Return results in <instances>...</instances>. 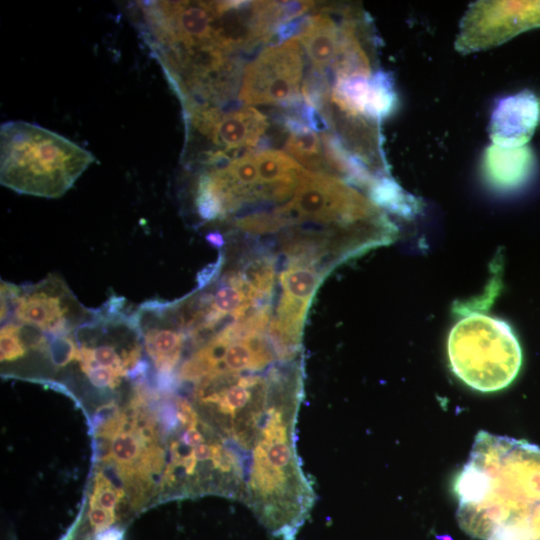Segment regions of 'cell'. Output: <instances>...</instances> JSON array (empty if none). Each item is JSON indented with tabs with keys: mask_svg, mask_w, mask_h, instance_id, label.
I'll return each instance as SVG.
<instances>
[{
	"mask_svg": "<svg viewBox=\"0 0 540 540\" xmlns=\"http://www.w3.org/2000/svg\"><path fill=\"white\" fill-rule=\"evenodd\" d=\"M462 312L447 341L451 370L480 392L508 387L522 365V350L513 329L500 318L476 310Z\"/></svg>",
	"mask_w": 540,
	"mask_h": 540,
	"instance_id": "3957f363",
	"label": "cell"
},
{
	"mask_svg": "<svg viewBox=\"0 0 540 540\" xmlns=\"http://www.w3.org/2000/svg\"><path fill=\"white\" fill-rule=\"evenodd\" d=\"M90 382L98 388L114 386L119 372L102 366L84 367Z\"/></svg>",
	"mask_w": 540,
	"mask_h": 540,
	"instance_id": "5bb4252c",
	"label": "cell"
},
{
	"mask_svg": "<svg viewBox=\"0 0 540 540\" xmlns=\"http://www.w3.org/2000/svg\"><path fill=\"white\" fill-rule=\"evenodd\" d=\"M298 38L311 67L326 72L341 52V22L335 21L330 9L309 15L307 25Z\"/></svg>",
	"mask_w": 540,
	"mask_h": 540,
	"instance_id": "9c48e42d",
	"label": "cell"
},
{
	"mask_svg": "<svg viewBox=\"0 0 540 540\" xmlns=\"http://www.w3.org/2000/svg\"><path fill=\"white\" fill-rule=\"evenodd\" d=\"M540 27V1H478L464 15L455 48L470 53Z\"/></svg>",
	"mask_w": 540,
	"mask_h": 540,
	"instance_id": "8992f818",
	"label": "cell"
},
{
	"mask_svg": "<svg viewBox=\"0 0 540 540\" xmlns=\"http://www.w3.org/2000/svg\"><path fill=\"white\" fill-rule=\"evenodd\" d=\"M535 160L526 147H502L493 144L485 151L483 176L496 192L510 194L524 188L534 173Z\"/></svg>",
	"mask_w": 540,
	"mask_h": 540,
	"instance_id": "ba28073f",
	"label": "cell"
},
{
	"mask_svg": "<svg viewBox=\"0 0 540 540\" xmlns=\"http://www.w3.org/2000/svg\"><path fill=\"white\" fill-rule=\"evenodd\" d=\"M9 306L24 324L53 334H64L85 320V310L61 278L49 276L34 286L21 291L19 287L3 283L1 286V318Z\"/></svg>",
	"mask_w": 540,
	"mask_h": 540,
	"instance_id": "5b68a950",
	"label": "cell"
},
{
	"mask_svg": "<svg viewBox=\"0 0 540 540\" xmlns=\"http://www.w3.org/2000/svg\"><path fill=\"white\" fill-rule=\"evenodd\" d=\"M224 263L225 256L223 253H221L215 263L209 264L197 274V284L199 290L206 288L208 285L211 284L212 281L219 277L220 271Z\"/></svg>",
	"mask_w": 540,
	"mask_h": 540,
	"instance_id": "9a60e30c",
	"label": "cell"
},
{
	"mask_svg": "<svg viewBox=\"0 0 540 540\" xmlns=\"http://www.w3.org/2000/svg\"><path fill=\"white\" fill-rule=\"evenodd\" d=\"M1 361H11L24 354L23 341L20 337L18 324L9 323L1 329Z\"/></svg>",
	"mask_w": 540,
	"mask_h": 540,
	"instance_id": "7c38bea8",
	"label": "cell"
},
{
	"mask_svg": "<svg viewBox=\"0 0 540 540\" xmlns=\"http://www.w3.org/2000/svg\"><path fill=\"white\" fill-rule=\"evenodd\" d=\"M320 139L315 131L304 125L296 131L289 132L285 149L307 170L332 174L326 163Z\"/></svg>",
	"mask_w": 540,
	"mask_h": 540,
	"instance_id": "30bf717a",
	"label": "cell"
},
{
	"mask_svg": "<svg viewBox=\"0 0 540 540\" xmlns=\"http://www.w3.org/2000/svg\"><path fill=\"white\" fill-rule=\"evenodd\" d=\"M461 529L480 540H540V447L479 431L453 481Z\"/></svg>",
	"mask_w": 540,
	"mask_h": 540,
	"instance_id": "6da1fadb",
	"label": "cell"
},
{
	"mask_svg": "<svg viewBox=\"0 0 540 540\" xmlns=\"http://www.w3.org/2000/svg\"><path fill=\"white\" fill-rule=\"evenodd\" d=\"M303 47L298 37L265 48L243 71L238 98L247 105L297 108L303 75Z\"/></svg>",
	"mask_w": 540,
	"mask_h": 540,
	"instance_id": "277c9868",
	"label": "cell"
},
{
	"mask_svg": "<svg viewBox=\"0 0 540 540\" xmlns=\"http://www.w3.org/2000/svg\"><path fill=\"white\" fill-rule=\"evenodd\" d=\"M88 517L91 525L96 530H107L108 526L113 522L112 516L109 515L106 510L98 507H93L89 513Z\"/></svg>",
	"mask_w": 540,
	"mask_h": 540,
	"instance_id": "2e32d148",
	"label": "cell"
},
{
	"mask_svg": "<svg viewBox=\"0 0 540 540\" xmlns=\"http://www.w3.org/2000/svg\"><path fill=\"white\" fill-rule=\"evenodd\" d=\"M206 240L217 248H221L225 244L224 237L218 231L210 232L206 236Z\"/></svg>",
	"mask_w": 540,
	"mask_h": 540,
	"instance_id": "d6986e66",
	"label": "cell"
},
{
	"mask_svg": "<svg viewBox=\"0 0 540 540\" xmlns=\"http://www.w3.org/2000/svg\"><path fill=\"white\" fill-rule=\"evenodd\" d=\"M95 156L40 125L9 121L0 127V181L20 194L61 197Z\"/></svg>",
	"mask_w": 540,
	"mask_h": 540,
	"instance_id": "7a4b0ae2",
	"label": "cell"
},
{
	"mask_svg": "<svg viewBox=\"0 0 540 540\" xmlns=\"http://www.w3.org/2000/svg\"><path fill=\"white\" fill-rule=\"evenodd\" d=\"M331 90L325 71L312 67L307 71L301 86L303 101L317 110L327 123L331 112Z\"/></svg>",
	"mask_w": 540,
	"mask_h": 540,
	"instance_id": "8fae6325",
	"label": "cell"
},
{
	"mask_svg": "<svg viewBox=\"0 0 540 540\" xmlns=\"http://www.w3.org/2000/svg\"><path fill=\"white\" fill-rule=\"evenodd\" d=\"M111 451L118 461L130 462L138 456L139 443L132 434L121 433L113 439Z\"/></svg>",
	"mask_w": 540,
	"mask_h": 540,
	"instance_id": "4fadbf2b",
	"label": "cell"
},
{
	"mask_svg": "<svg viewBox=\"0 0 540 540\" xmlns=\"http://www.w3.org/2000/svg\"><path fill=\"white\" fill-rule=\"evenodd\" d=\"M96 540H123V531L118 528H109L102 531Z\"/></svg>",
	"mask_w": 540,
	"mask_h": 540,
	"instance_id": "ac0fdd59",
	"label": "cell"
},
{
	"mask_svg": "<svg viewBox=\"0 0 540 540\" xmlns=\"http://www.w3.org/2000/svg\"><path fill=\"white\" fill-rule=\"evenodd\" d=\"M116 501V493L110 489L102 491L98 498V504L102 507V509L109 510L110 512L114 509Z\"/></svg>",
	"mask_w": 540,
	"mask_h": 540,
	"instance_id": "e0dca14e",
	"label": "cell"
},
{
	"mask_svg": "<svg viewBox=\"0 0 540 540\" xmlns=\"http://www.w3.org/2000/svg\"><path fill=\"white\" fill-rule=\"evenodd\" d=\"M540 119V101L530 91L502 99L492 113L489 134L495 145L522 147L532 137Z\"/></svg>",
	"mask_w": 540,
	"mask_h": 540,
	"instance_id": "52a82bcc",
	"label": "cell"
}]
</instances>
